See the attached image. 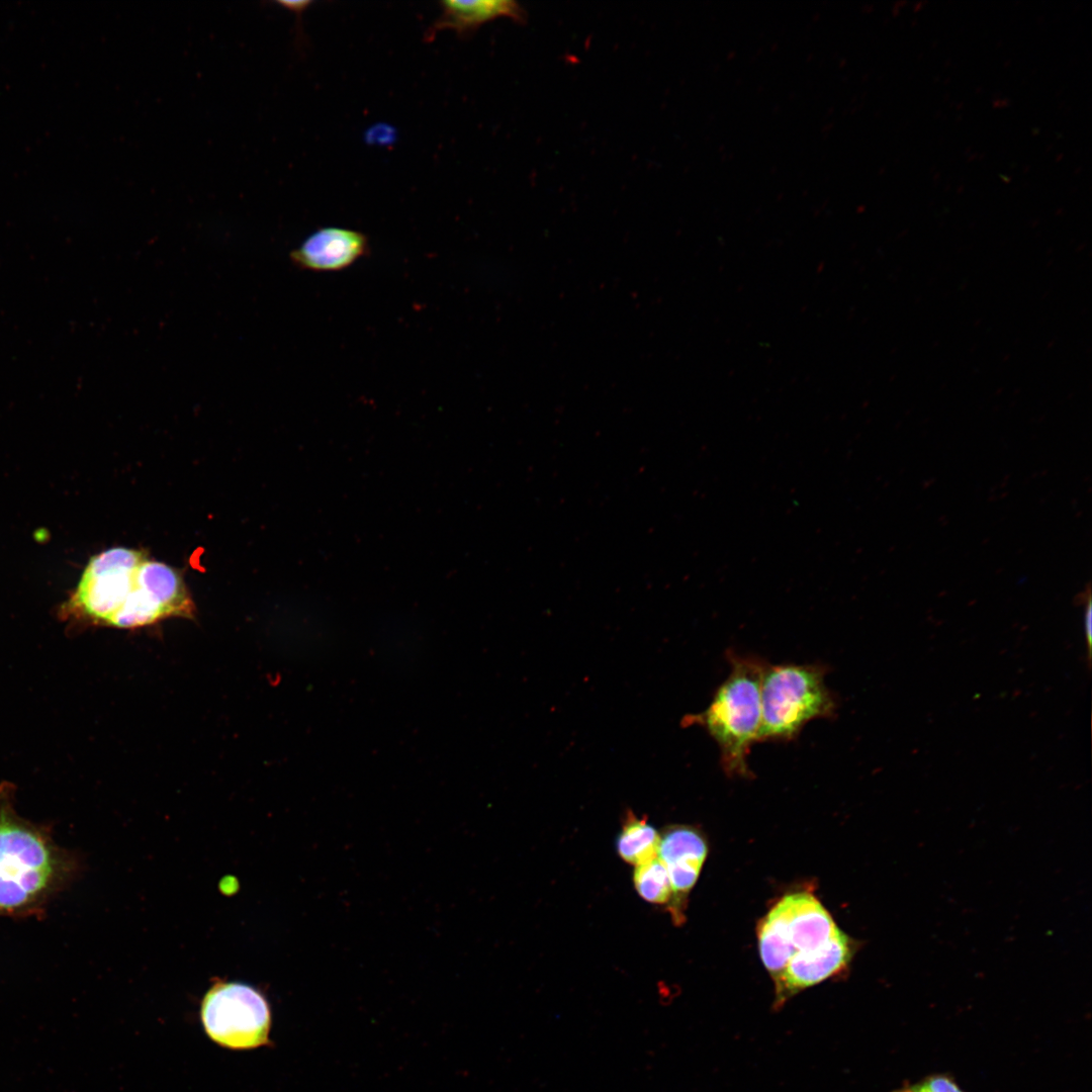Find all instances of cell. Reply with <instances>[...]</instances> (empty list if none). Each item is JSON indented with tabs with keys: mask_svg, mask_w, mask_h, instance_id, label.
Returning a JSON list of instances; mask_svg holds the SVG:
<instances>
[{
	"mask_svg": "<svg viewBox=\"0 0 1092 1092\" xmlns=\"http://www.w3.org/2000/svg\"><path fill=\"white\" fill-rule=\"evenodd\" d=\"M1091 616H1092L1091 602H1090V598H1089L1088 603L1086 605L1085 612H1084V630H1085L1086 640H1087V643H1088L1089 654H1090V648H1091V633H1092Z\"/></svg>",
	"mask_w": 1092,
	"mask_h": 1092,
	"instance_id": "5bb4252c",
	"label": "cell"
},
{
	"mask_svg": "<svg viewBox=\"0 0 1092 1092\" xmlns=\"http://www.w3.org/2000/svg\"><path fill=\"white\" fill-rule=\"evenodd\" d=\"M731 670L701 713L687 715L684 726L701 725L720 748L722 768L729 776L750 775L747 755L758 742L761 726V679L765 662L753 656L728 654Z\"/></svg>",
	"mask_w": 1092,
	"mask_h": 1092,
	"instance_id": "3957f363",
	"label": "cell"
},
{
	"mask_svg": "<svg viewBox=\"0 0 1092 1092\" xmlns=\"http://www.w3.org/2000/svg\"><path fill=\"white\" fill-rule=\"evenodd\" d=\"M369 250L366 236L360 232L338 228H322L308 236L290 253L298 268L329 272L340 271L354 264Z\"/></svg>",
	"mask_w": 1092,
	"mask_h": 1092,
	"instance_id": "ba28073f",
	"label": "cell"
},
{
	"mask_svg": "<svg viewBox=\"0 0 1092 1092\" xmlns=\"http://www.w3.org/2000/svg\"><path fill=\"white\" fill-rule=\"evenodd\" d=\"M201 1019L207 1034L221 1045L250 1049L268 1041L269 1004L248 984L217 980L204 995Z\"/></svg>",
	"mask_w": 1092,
	"mask_h": 1092,
	"instance_id": "8992f818",
	"label": "cell"
},
{
	"mask_svg": "<svg viewBox=\"0 0 1092 1092\" xmlns=\"http://www.w3.org/2000/svg\"><path fill=\"white\" fill-rule=\"evenodd\" d=\"M818 664H765L758 741L789 740L810 721L832 717L836 703Z\"/></svg>",
	"mask_w": 1092,
	"mask_h": 1092,
	"instance_id": "277c9868",
	"label": "cell"
},
{
	"mask_svg": "<svg viewBox=\"0 0 1092 1092\" xmlns=\"http://www.w3.org/2000/svg\"><path fill=\"white\" fill-rule=\"evenodd\" d=\"M660 835L647 822L631 810L626 812L621 831L617 837V851L628 863L635 867L658 857Z\"/></svg>",
	"mask_w": 1092,
	"mask_h": 1092,
	"instance_id": "30bf717a",
	"label": "cell"
},
{
	"mask_svg": "<svg viewBox=\"0 0 1092 1092\" xmlns=\"http://www.w3.org/2000/svg\"><path fill=\"white\" fill-rule=\"evenodd\" d=\"M60 614L82 623L135 629L173 617L192 619L195 606L176 569L143 551L114 547L90 558Z\"/></svg>",
	"mask_w": 1092,
	"mask_h": 1092,
	"instance_id": "6da1fadb",
	"label": "cell"
},
{
	"mask_svg": "<svg viewBox=\"0 0 1092 1092\" xmlns=\"http://www.w3.org/2000/svg\"><path fill=\"white\" fill-rule=\"evenodd\" d=\"M441 13L426 31L425 39L433 40L443 29H453L460 36H468L480 25L499 17L525 21L526 11L512 0H477L440 2Z\"/></svg>",
	"mask_w": 1092,
	"mask_h": 1092,
	"instance_id": "9c48e42d",
	"label": "cell"
},
{
	"mask_svg": "<svg viewBox=\"0 0 1092 1092\" xmlns=\"http://www.w3.org/2000/svg\"><path fill=\"white\" fill-rule=\"evenodd\" d=\"M633 882L637 893L644 900L655 904L670 901L671 886L668 872L658 857L637 866L634 870Z\"/></svg>",
	"mask_w": 1092,
	"mask_h": 1092,
	"instance_id": "7c38bea8",
	"label": "cell"
},
{
	"mask_svg": "<svg viewBox=\"0 0 1092 1092\" xmlns=\"http://www.w3.org/2000/svg\"><path fill=\"white\" fill-rule=\"evenodd\" d=\"M80 868L49 826L17 813L13 790L0 785V917L41 918Z\"/></svg>",
	"mask_w": 1092,
	"mask_h": 1092,
	"instance_id": "7a4b0ae2",
	"label": "cell"
},
{
	"mask_svg": "<svg viewBox=\"0 0 1092 1092\" xmlns=\"http://www.w3.org/2000/svg\"><path fill=\"white\" fill-rule=\"evenodd\" d=\"M707 843L693 827L686 825L669 826L660 836L658 858L663 862L685 856L705 859Z\"/></svg>",
	"mask_w": 1092,
	"mask_h": 1092,
	"instance_id": "8fae6325",
	"label": "cell"
},
{
	"mask_svg": "<svg viewBox=\"0 0 1092 1092\" xmlns=\"http://www.w3.org/2000/svg\"><path fill=\"white\" fill-rule=\"evenodd\" d=\"M838 930L813 895L807 892L787 895L760 923L758 942L762 964L775 979L795 953L823 945Z\"/></svg>",
	"mask_w": 1092,
	"mask_h": 1092,
	"instance_id": "5b68a950",
	"label": "cell"
},
{
	"mask_svg": "<svg viewBox=\"0 0 1092 1092\" xmlns=\"http://www.w3.org/2000/svg\"><path fill=\"white\" fill-rule=\"evenodd\" d=\"M854 946L840 929L823 945L795 953L775 979L776 1005L783 1004L798 992L812 987L843 970L850 962Z\"/></svg>",
	"mask_w": 1092,
	"mask_h": 1092,
	"instance_id": "52a82bcc",
	"label": "cell"
},
{
	"mask_svg": "<svg viewBox=\"0 0 1092 1092\" xmlns=\"http://www.w3.org/2000/svg\"><path fill=\"white\" fill-rule=\"evenodd\" d=\"M895 1092H965L956 1080L946 1074H933L914 1083L902 1085Z\"/></svg>",
	"mask_w": 1092,
	"mask_h": 1092,
	"instance_id": "4fadbf2b",
	"label": "cell"
}]
</instances>
